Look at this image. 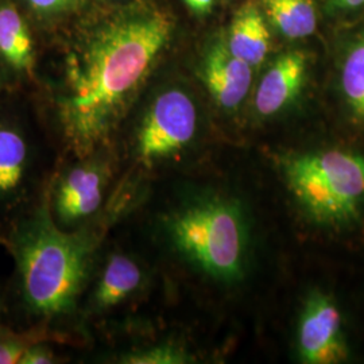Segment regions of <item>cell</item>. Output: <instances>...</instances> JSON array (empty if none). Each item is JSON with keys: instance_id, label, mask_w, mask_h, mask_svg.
Segmentation results:
<instances>
[{"instance_id": "obj_17", "label": "cell", "mask_w": 364, "mask_h": 364, "mask_svg": "<svg viewBox=\"0 0 364 364\" xmlns=\"http://www.w3.org/2000/svg\"><path fill=\"white\" fill-rule=\"evenodd\" d=\"M50 340L48 336L31 329H21L0 321V364H18L22 355L37 341ZM53 341V340H52Z\"/></svg>"}, {"instance_id": "obj_19", "label": "cell", "mask_w": 364, "mask_h": 364, "mask_svg": "<svg viewBox=\"0 0 364 364\" xmlns=\"http://www.w3.org/2000/svg\"><path fill=\"white\" fill-rule=\"evenodd\" d=\"M33 13L43 21H55L76 13L85 0H25Z\"/></svg>"}, {"instance_id": "obj_9", "label": "cell", "mask_w": 364, "mask_h": 364, "mask_svg": "<svg viewBox=\"0 0 364 364\" xmlns=\"http://www.w3.org/2000/svg\"><path fill=\"white\" fill-rule=\"evenodd\" d=\"M299 353L308 364L346 362L350 348L338 302L323 291L308 297L299 324Z\"/></svg>"}, {"instance_id": "obj_4", "label": "cell", "mask_w": 364, "mask_h": 364, "mask_svg": "<svg viewBox=\"0 0 364 364\" xmlns=\"http://www.w3.org/2000/svg\"><path fill=\"white\" fill-rule=\"evenodd\" d=\"M289 189L314 223L350 228L364 218V154L324 149L284 161Z\"/></svg>"}, {"instance_id": "obj_14", "label": "cell", "mask_w": 364, "mask_h": 364, "mask_svg": "<svg viewBox=\"0 0 364 364\" xmlns=\"http://www.w3.org/2000/svg\"><path fill=\"white\" fill-rule=\"evenodd\" d=\"M338 87L352 122L364 130V28L352 38L343 55Z\"/></svg>"}, {"instance_id": "obj_13", "label": "cell", "mask_w": 364, "mask_h": 364, "mask_svg": "<svg viewBox=\"0 0 364 364\" xmlns=\"http://www.w3.org/2000/svg\"><path fill=\"white\" fill-rule=\"evenodd\" d=\"M225 42L236 57L252 68L264 61L270 50V31L254 1H247L236 11Z\"/></svg>"}, {"instance_id": "obj_23", "label": "cell", "mask_w": 364, "mask_h": 364, "mask_svg": "<svg viewBox=\"0 0 364 364\" xmlns=\"http://www.w3.org/2000/svg\"><path fill=\"white\" fill-rule=\"evenodd\" d=\"M0 246L1 247H7V239H6V236L3 235V232L0 231Z\"/></svg>"}, {"instance_id": "obj_18", "label": "cell", "mask_w": 364, "mask_h": 364, "mask_svg": "<svg viewBox=\"0 0 364 364\" xmlns=\"http://www.w3.org/2000/svg\"><path fill=\"white\" fill-rule=\"evenodd\" d=\"M77 362V351L52 340L37 341L27 348L18 364H66Z\"/></svg>"}, {"instance_id": "obj_20", "label": "cell", "mask_w": 364, "mask_h": 364, "mask_svg": "<svg viewBox=\"0 0 364 364\" xmlns=\"http://www.w3.org/2000/svg\"><path fill=\"white\" fill-rule=\"evenodd\" d=\"M215 0H183V3L197 14H207L210 11Z\"/></svg>"}, {"instance_id": "obj_7", "label": "cell", "mask_w": 364, "mask_h": 364, "mask_svg": "<svg viewBox=\"0 0 364 364\" xmlns=\"http://www.w3.org/2000/svg\"><path fill=\"white\" fill-rule=\"evenodd\" d=\"M105 240L80 304V331L85 350H91L96 335L117 312L144 297L151 282L142 258L119 246L107 247Z\"/></svg>"}, {"instance_id": "obj_22", "label": "cell", "mask_w": 364, "mask_h": 364, "mask_svg": "<svg viewBox=\"0 0 364 364\" xmlns=\"http://www.w3.org/2000/svg\"><path fill=\"white\" fill-rule=\"evenodd\" d=\"M6 299H7V287H6V281H4V282H0V321L4 320Z\"/></svg>"}, {"instance_id": "obj_2", "label": "cell", "mask_w": 364, "mask_h": 364, "mask_svg": "<svg viewBox=\"0 0 364 364\" xmlns=\"http://www.w3.org/2000/svg\"><path fill=\"white\" fill-rule=\"evenodd\" d=\"M49 189V188H48ZM117 216L68 232L55 225L48 191L1 232L13 257V275L6 281L4 321L31 329L85 351L80 331V304L95 260Z\"/></svg>"}, {"instance_id": "obj_15", "label": "cell", "mask_w": 364, "mask_h": 364, "mask_svg": "<svg viewBox=\"0 0 364 364\" xmlns=\"http://www.w3.org/2000/svg\"><path fill=\"white\" fill-rule=\"evenodd\" d=\"M274 27L289 39L311 37L317 28L313 0H260Z\"/></svg>"}, {"instance_id": "obj_10", "label": "cell", "mask_w": 364, "mask_h": 364, "mask_svg": "<svg viewBox=\"0 0 364 364\" xmlns=\"http://www.w3.org/2000/svg\"><path fill=\"white\" fill-rule=\"evenodd\" d=\"M38 63L26 21L13 1L0 3V92L38 87Z\"/></svg>"}, {"instance_id": "obj_5", "label": "cell", "mask_w": 364, "mask_h": 364, "mask_svg": "<svg viewBox=\"0 0 364 364\" xmlns=\"http://www.w3.org/2000/svg\"><path fill=\"white\" fill-rule=\"evenodd\" d=\"M58 161L41 109L28 117L0 103V231L45 195Z\"/></svg>"}, {"instance_id": "obj_3", "label": "cell", "mask_w": 364, "mask_h": 364, "mask_svg": "<svg viewBox=\"0 0 364 364\" xmlns=\"http://www.w3.org/2000/svg\"><path fill=\"white\" fill-rule=\"evenodd\" d=\"M156 236L180 258L210 278L231 284L242 279L247 258V225L240 207L213 197L156 215Z\"/></svg>"}, {"instance_id": "obj_8", "label": "cell", "mask_w": 364, "mask_h": 364, "mask_svg": "<svg viewBox=\"0 0 364 364\" xmlns=\"http://www.w3.org/2000/svg\"><path fill=\"white\" fill-rule=\"evenodd\" d=\"M197 129L193 100L180 88L158 92L136 120L126 158L132 169L150 173L176 159L191 144Z\"/></svg>"}, {"instance_id": "obj_6", "label": "cell", "mask_w": 364, "mask_h": 364, "mask_svg": "<svg viewBox=\"0 0 364 364\" xmlns=\"http://www.w3.org/2000/svg\"><path fill=\"white\" fill-rule=\"evenodd\" d=\"M117 162L112 146L58 161L48 189L49 212L58 228L73 232L123 215L112 191Z\"/></svg>"}, {"instance_id": "obj_11", "label": "cell", "mask_w": 364, "mask_h": 364, "mask_svg": "<svg viewBox=\"0 0 364 364\" xmlns=\"http://www.w3.org/2000/svg\"><path fill=\"white\" fill-rule=\"evenodd\" d=\"M200 76L215 103L230 111L246 99L252 82V66L236 57L227 42L219 38L205 53Z\"/></svg>"}, {"instance_id": "obj_12", "label": "cell", "mask_w": 364, "mask_h": 364, "mask_svg": "<svg viewBox=\"0 0 364 364\" xmlns=\"http://www.w3.org/2000/svg\"><path fill=\"white\" fill-rule=\"evenodd\" d=\"M308 72L306 54L282 53L267 68L255 91L254 105L262 117H273L291 105L302 90Z\"/></svg>"}, {"instance_id": "obj_21", "label": "cell", "mask_w": 364, "mask_h": 364, "mask_svg": "<svg viewBox=\"0 0 364 364\" xmlns=\"http://www.w3.org/2000/svg\"><path fill=\"white\" fill-rule=\"evenodd\" d=\"M332 3L341 10H356L364 6V0H332Z\"/></svg>"}, {"instance_id": "obj_16", "label": "cell", "mask_w": 364, "mask_h": 364, "mask_svg": "<svg viewBox=\"0 0 364 364\" xmlns=\"http://www.w3.org/2000/svg\"><path fill=\"white\" fill-rule=\"evenodd\" d=\"M115 359L117 363L122 364H183L191 362L186 352L169 341L136 347L122 352Z\"/></svg>"}, {"instance_id": "obj_1", "label": "cell", "mask_w": 364, "mask_h": 364, "mask_svg": "<svg viewBox=\"0 0 364 364\" xmlns=\"http://www.w3.org/2000/svg\"><path fill=\"white\" fill-rule=\"evenodd\" d=\"M173 31L174 19L166 10L135 1L70 38L37 87V105L60 159L112 146Z\"/></svg>"}]
</instances>
